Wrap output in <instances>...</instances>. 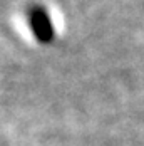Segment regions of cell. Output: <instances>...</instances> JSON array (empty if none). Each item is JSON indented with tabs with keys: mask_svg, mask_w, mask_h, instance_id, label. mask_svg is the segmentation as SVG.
<instances>
[{
	"mask_svg": "<svg viewBox=\"0 0 144 146\" xmlns=\"http://www.w3.org/2000/svg\"><path fill=\"white\" fill-rule=\"evenodd\" d=\"M29 22H30V29L34 30L35 37L40 42H50L54 39V27H52L50 17L42 7H35V9L30 10Z\"/></svg>",
	"mask_w": 144,
	"mask_h": 146,
	"instance_id": "obj_1",
	"label": "cell"
}]
</instances>
